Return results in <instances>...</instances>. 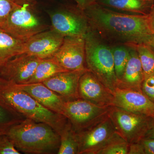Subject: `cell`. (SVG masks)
I'll list each match as a JSON object with an SVG mask.
<instances>
[{"instance_id": "cell-2", "label": "cell", "mask_w": 154, "mask_h": 154, "mask_svg": "<svg viewBox=\"0 0 154 154\" xmlns=\"http://www.w3.org/2000/svg\"><path fill=\"white\" fill-rule=\"evenodd\" d=\"M19 152L26 154L58 152L60 135L51 126L25 118L15 125L6 134Z\"/></svg>"}, {"instance_id": "cell-29", "label": "cell", "mask_w": 154, "mask_h": 154, "mask_svg": "<svg viewBox=\"0 0 154 154\" xmlns=\"http://www.w3.org/2000/svg\"><path fill=\"white\" fill-rule=\"evenodd\" d=\"M140 142L145 154H154V139L143 138Z\"/></svg>"}, {"instance_id": "cell-8", "label": "cell", "mask_w": 154, "mask_h": 154, "mask_svg": "<svg viewBox=\"0 0 154 154\" xmlns=\"http://www.w3.org/2000/svg\"><path fill=\"white\" fill-rule=\"evenodd\" d=\"M51 28L64 36H85L90 30L84 11L75 6H65L51 13Z\"/></svg>"}, {"instance_id": "cell-31", "label": "cell", "mask_w": 154, "mask_h": 154, "mask_svg": "<svg viewBox=\"0 0 154 154\" xmlns=\"http://www.w3.org/2000/svg\"><path fill=\"white\" fill-rule=\"evenodd\" d=\"M78 8L84 11L90 6L96 4V0H74Z\"/></svg>"}, {"instance_id": "cell-38", "label": "cell", "mask_w": 154, "mask_h": 154, "mask_svg": "<svg viewBox=\"0 0 154 154\" xmlns=\"http://www.w3.org/2000/svg\"><path fill=\"white\" fill-rule=\"evenodd\" d=\"M152 1H153V0H152Z\"/></svg>"}, {"instance_id": "cell-21", "label": "cell", "mask_w": 154, "mask_h": 154, "mask_svg": "<svg viewBox=\"0 0 154 154\" xmlns=\"http://www.w3.org/2000/svg\"><path fill=\"white\" fill-rule=\"evenodd\" d=\"M60 135V145L57 154H79V143L76 133L69 121Z\"/></svg>"}, {"instance_id": "cell-16", "label": "cell", "mask_w": 154, "mask_h": 154, "mask_svg": "<svg viewBox=\"0 0 154 154\" xmlns=\"http://www.w3.org/2000/svg\"><path fill=\"white\" fill-rule=\"evenodd\" d=\"M14 84L48 109L63 115L66 101L42 83Z\"/></svg>"}, {"instance_id": "cell-27", "label": "cell", "mask_w": 154, "mask_h": 154, "mask_svg": "<svg viewBox=\"0 0 154 154\" xmlns=\"http://www.w3.org/2000/svg\"><path fill=\"white\" fill-rule=\"evenodd\" d=\"M6 134L0 135V154H20Z\"/></svg>"}, {"instance_id": "cell-17", "label": "cell", "mask_w": 154, "mask_h": 154, "mask_svg": "<svg viewBox=\"0 0 154 154\" xmlns=\"http://www.w3.org/2000/svg\"><path fill=\"white\" fill-rule=\"evenodd\" d=\"M129 56L124 74L118 81L117 88L138 91H141L144 80L143 70L135 48L130 45Z\"/></svg>"}, {"instance_id": "cell-30", "label": "cell", "mask_w": 154, "mask_h": 154, "mask_svg": "<svg viewBox=\"0 0 154 154\" xmlns=\"http://www.w3.org/2000/svg\"><path fill=\"white\" fill-rule=\"evenodd\" d=\"M128 154H145L140 141L138 142L129 144Z\"/></svg>"}, {"instance_id": "cell-15", "label": "cell", "mask_w": 154, "mask_h": 154, "mask_svg": "<svg viewBox=\"0 0 154 154\" xmlns=\"http://www.w3.org/2000/svg\"><path fill=\"white\" fill-rule=\"evenodd\" d=\"M88 70L62 72L44 81L42 84L67 101L80 99L79 83L80 78Z\"/></svg>"}, {"instance_id": "cell-5", "label": "cell", "mask_w": 154, "mask_h": 154, "mask_svg": "<svg viewBox=\"0 0 154 154\" xmlns=\"http://www.w3.org/2000/svg\"><path fill=\"white\" fill-rule=\"evenodd\" d=\"M108 115L116 132L129 144L144 138L154 119L114 106L109 107Z\"/></svg>"}, {"instance_id": "cell-7", "label": "cell", "mask_w": 154, "mask_h": 154, "mask_svg": "<svg viewBox=\"0 0 154 154\" xmlns=\"http://www.w3.org/2000/svg\"><path fill=\"white\" fill-rule=\"evenodd\" d=\"M109 107L97 106L82 99L67 101L63 115L76 132L87 129L108 116Z\"/></svg>"}, {"instance_id": "cell-11", "label": "cell", "mask_w": 154, "mask_h": 154, "mask_svg": "<svg viewBox=\"0 0 154 154\" xmlns=\"http://www.w3.org/2000/svg\"><path fill=\"white\" fill-rule=\"evenodd\" d=\"M41 59L22 54L9 60L0 69V77L10 83L25 84L30 79Z\"/></svg>"}, {"instance_id": "cell-28", "label": "cell", "mask_w": 154, "mask_h": 154, "mask_svg": "<svg viewBox=\"0 0 154 154\" xmlns=\"http://www.w3.org/2000/svg\"><path fill=\"white\" fill-rule=\"evenodd\" d=\"M142 92L154 102V74L144 80L141 87Z\"/></svg>"}, {"instance_id": "cell-10", "label": "cell", "mask_w": 154, "mask_h": 154, "mask_svg": "<svg viewBox=\"0 0 154 154\" xmlns=\"http://www.w3.org/2000/svg\"><path fill=\"white\" fill-rule=\"evenodd\" d=\"M51 57L67 71L89 70L86 65L85 36H65Z\"/></svg>"}, {"instance_id": "cell-26", "label": "cell", "mask_w": 154, "mask_h": 154, "mask_svg": "<svg viewBox=\"0 0 154 154\" xmlns=\"http://www.w3.org/2000/svg\"><path fill=\"white\" fill-rule=\"evenodd\" d=\"M17 5L12 0H0V27L2 28L5 26Z\"/></svg>"}, {"instance_id": "cell-22", "label": "cell", "mask_w": 154, "mask_h": 154, "mask_svg": "<svg viewBox=\"0 0 154 154\" xmlns=\"http://www.w3.org/2000/svg\"><path fill=\"white\" fill-rule=\"evenodd\" d=\"M135 48L138 53L144 79L154 74V50L148 43L133 45Z\"/></svg>"}, {"instance_id": "cell-33", "label": "cell", "mask_w": 154, "mask_h": 154, "mask_svg": "<svg viewBox=\"0 0 154 154\" xmlns=\"http://www.w3.org/2000/svg\"><path fill=\"white\" fill-rule=\"evenodd\" d=\"M144 138L154 139V119L152 122V124L148 130L147 131L146 133Z\"/></svg>"}, {"instance_id": "cell-4", "label": "cell", "mask_w": 154, "mask_h": 154, "mask_svg": "<svg viewBox=\"0 0 154 154\" xmlns=\"http://www.w3.org/2000/svg\"><path fill=\"white\" fill-rule=\"evenodd\" d=\"M87 69L112 93L117 88L111 46L97 33L89 30L85 36Z\"/></svg>"}, {"instance_id": "cell-18", "label": "cell", "mask_w": 154, "mask_h": 154, "mask_svg": "<svg viewBox=\"0 0 154 154\" xmlns=\"http://www.w3.org/2000/svg\"><path fill=\"white\" fill-rule=\"evenodd\" d=\"M96 3L102 6L134 14H148L151 10L152 0H96Z\"/></svg>"}, {"instance_id": "cell-25", "label": "cell", "mask_w": 154, "mask_h": 154, "mask_svg": "<svg viewBox=\"0 0 154 154\" xmlns=\"http://www.w3.org/2000/svg\"><path fill=\"white\" fill-rule=\"evenodd\" d=\"M129 147V143L117 133L97 154H128Z\"/></svg>"}, {"instance_id": "cell-36", "label": "cell", "mask_w": 154, "mask_h": 154, "mask_svg": "<svg viewBox=\"0 0 154 154\" xmlns=\"http://www.w3.org/2000/svg\"><path fill=\"white\" fill-rule=\"evenodd\" d=\"M8 82V81H6L5 79H3L2 77H0V85H3V84H5V83Z\"/></svg>"}, {"instance_id": "cell-37", "label": "cell", "mask_w": 154, "mask_h": 154, "mask_svg": "<svg viewBox=\"0 0 154 154\" xmlns=\"http://www.w3.org/2000/svg\"><path fill=\"white\" fill-rule=\"evenodd\" d=\"M152 9H154V2L153 3L152 5L151 10H152Z\"/></svg>"}, {"instance_id": "cell-13", "label": "cell", "mask_w": 154, "mask_h": 154, "mask_svg": "<svg viewBox=\"0 0 154 154\" xmlns=\"http://www.w3.org/2000/svg\"><path fill=\"white\" fill-rule=\"evenodd\" d=\"M79 94L81 99L102 107L113 105L114 95L90 71L85 72L79 83Z\"/></svg>"}, {"instance_id": "cell-1", "label": "cell", "mask_w": 154, "mask_h": 154, "mask_svg": "<svg viewBox=\"0 0 154 154\" xmlns=\"http://www.w3.org/2000/svg\"><path fill=\"white\" fill-rule=\"evenodd\" d=\"M90 30L105 41L127 46L148 43L153 32L149 14L116 12L96 3L84 11Z\"/></svg>"}, {"instance_id": "cell-34", "label": "cell", "mask_w": 154, "mask_h": 154, "mask_svg": "<svg viewBox=\"0 0 154 154\" xmlns=\"http://www.w3.org/2000/svg\"><path fill=\"white\" fill-rule=\"evenodd\" d=\"M149 17L150 27L154 33V9H152L149 13Z\"/></svg>"}, {"instance_id": "cell-19", "label": "cell", "mask_w": 154, "mask_h": 154, "mask_svg": "<svg viewBox=\"0 0 154 154\" xmlns=\"http://www.w3.org/2000/svg\"><path fill=\"white\" fill-rule=\"evenodd\" d=\"M24 43L0 27V69L11 59L22 54Z\"/></svg>"}, {"instance_id": "cell-3", "label": "cell", "mask_w": 154, "mask_h": 154, "mask_svg": "<svg viewBox=\"0 0 154 154\" xmlns=\"http://www.w3.org/2000/svg\"><path fill=\"white\" fill-rule=\"evenodd\" d=\"M0 100L20 116L46 123L59 134L68 122L64 116L48 109L13 83L0 85Z\"/></svg>"}, {"instance_id": "cell-20", "label": "cell", "mask_w": 154, "mask_h": 154, "mask_svg": "<svg viewBox=\"0 0 154 154\" xmlns=\"http://www.w3.org/2000/svg\"><path fill=\"white\" fill-rule=\"evenodd\" d=\"M68 72L62 67L52 58L42 59L34 74L25 84L42 83L62 72Z\"/></svg>"}, {"instance_id": "cell-32", "label": "cell", "mask_w": 154, "mask_h": 154, "mask_svg": "<svg viewBox=\"0 0 154 154\" xmlns=\"http://www.w3.org/2000/svg\"><path fill=\"white\" fill-rule=\"evenodd\" d=\"M16 4L20 5H29L35 6L36 4V0H12Z\"/></svg>"}, {"instance_id": "cell-35", "label": "cell", "mask_w": 154, "mask_h": 154, "mask_svg": "<svg viewBox=\"0 0 154 154\" xmlns=\"http://www.w3.org/2000/svg\"><path fill=\"white\" fill-rule=\"evenodd\" d=\"M148 44H149L154 50V33L153 34Z\"/></svg>"}, {"instance_id": "cell-12", "label": "cell", "mask_w": 154, "mask_h": 154, "mask_svg": "<svg viewBox=\"0 0 154 154\" xmlns=\"http://www.w3.org/2000/svg\"><path fill=\"white\" fill-rule=\"evenodd\" d=\"M64 37L51 27L24 42L22 54L35 56L41 59L51 57L60 47Z\"/></svg>"}, {"instance_id": "cell-6", "label": "cell", "mask_w": 154, "mask_h": 154, "mask_svg": "<svg viewBox=\"0 0 154 154\" xmlns=\"http://www.w3.org/2000/svg\"><path fill=\"white\" fill-rule=\"evenodd\" d=\"M49 28L37 16L35 6L17 5L2 28L15 38L25 42Z\"/></svg>"}, {"instance_id": "cell-14", "label": "cell", "mask_w": 154, "mask_h": 154, "mask_svg": "<svg viewBox=\"0 0 154 154\" xmlns=\"http://www.w3.org/2000/svg\"><path fill=\"white\" fill-rule=\"evenodd\" d=\"M112 106L154 119V102L141 91L116 88Z\"/></svg>"}, {"instance_id": "cell-24", "label": "cell", "mask_w": 154, "mask_h": 154, "mask_svg": "<svg viewBox=\"0 0 154 154\" xmlns=\"http://www.w3.org/2000/svg\"><path fill=\"white\" fill-rule=\"evenodd\" d=\"M25 119L0 100V135L6 134L12 126Z\"/></svg>"}, {"instance_id": "cell-23", "label": "cell", "mask_w": 154, "mask_h": 154, "mask_svg": "<svg viewBox=\"0 0 154 154\" xmlns=\"http://www.w3.org/2000/svg\"><path fill=\"white\" fill-rule=\"evenodd\" d=\"M111 46L113 53L114 70L118 81L124 74L129 56V46L115 44Z\"/></svg>"}, {"instance_id": "cell-9", "label": "cell", "mask_w": 154, "mask_h": 154, "mask_svg": "<svg viewBox=\"0 0 154 154\" xmlns=\"http://www.w3.org/2000/svg\"><path fill=\"white\" fill-rule=\"evenodd\" d=\"M76 133L79 154H97L117 133L108 116L93 126Z\"/></svg>"}]
</instances>
